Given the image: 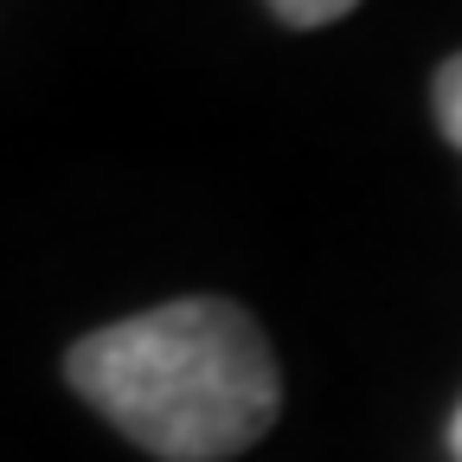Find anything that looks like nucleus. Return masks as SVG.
<instances>
[{
    "instance_id": "obj_1",
    "label": "nucleus",
    "mask_w": 462,
    "mask_h": 462,
    "mask_svg": "<svg viewBox=\"0 0 462 462\" xmlns=\"http://www.w3.org/2000/svg\"><path fill=\"white\" fill-rule=\"evenodd\" d=\"M65 373L84 404L161 462L245 456L282 411V373L263 328L218 296L109 321L71 346Z\"/></svg>"
},
{
    "instance_id": "obj_2",
    "label": "nucleus",
    "mask_w": 462,
    "mask_h": 462,
    "mask_svg": "<svg viewBox=\"0 0 462 462\" xmlns=\"http://www.w3.org/2000/svg\"><path fill=\"white\" fill-rule=\"evenodd\" d=\"M430 109H437V129L462 148V51L437 65V78H430Z\"/></svg>"
},
{
    "instance_id": "obj_3",
    "label": "nucleus",
    "mask_w": 462,
    "mask_h": 462,
    "mask_svg": "<svg viewBox=\"0 0 462 462\" xmlns=\"http://www.w3.org/2000/svg\"><path fill=\"white\" fill-rule=\"evenodd\" d=\"M282 14V26H334L340 14H354L360 0H270Z\"/></svg>"
},
{
    "instance_id": "obj_4",
    "label": "nucleus",
    "mask_w": 462,
    "mask_h": 462,
    "mask_svg": "<svg viewBox=\"0 0 462 462\" xmlns=\"http://www.w3.org/2000/svg\"><path fill=\"white\" fill-rule=\"evenodd\" d=\"M449 449H456V462H462V404H456V418H449Z\"/></svg>"
}]
</instances>
